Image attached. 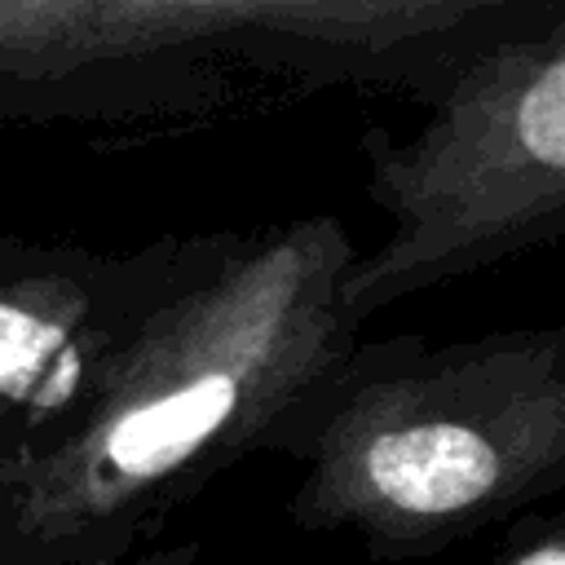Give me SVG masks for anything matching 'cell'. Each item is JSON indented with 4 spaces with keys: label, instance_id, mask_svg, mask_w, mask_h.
I'll list each match as a JSON object with an SVG mask.
<instances>
[{
    "label": "cell",
    "instance_id": "1",
    "mask_svg": "<svg viewBox=\"0 0 565 565\" xmlns=\"http://www.w3.org/2000/svg\"><path fill=\"white\" fill-rule=\"evenodd\" d=\"M349 260L335 212L212 230L128 335L71 437L0 481V525L66 552L163 539L362 340L335 300Z\"/></svg>",
    "mask_w": 565,
    "mask_h": 565
},
{
    "label": "cell",
    "instance_id": "2",
    "mask_svg": "<svg viewBox=\"0 0 565 565\" xmlns=\"http://www.w3.org/2000/svg\"><path fill=\"white\" fill-rule=\"evenodd\" d=\"M300 463L287 516L375 565L450 552L565 490V322L349 344L269 428Z\"/></svg>",
    "mask_w": 565,
    "mask_h": 565
},
{
    "label": "cell",
    "instance_id": "3",
    "mask_svg": "<svg viewBox=\"0 0 565 565\" xmlns=\"http://www.w3.org/2000/svg\"><path fill=\"white\" fill-rule=\"evenodd\" d=\"M525 0H0V128L212 124L265 88L428 102Z\"/></svg>",
    "mask_w": 565,
    "mask_h": 565
},
{
    "label": "cell",
    "instance_id": "4",
    "mask_svg": "<svg viewBox=\"0 0 565 565\" xmlns=\"http://www.w3.org/2000/svg\"><path fill=\"white\" fill-rule=\"evenodd\" d=\"M424 106L415 137L375 124L358 137L366 194L393 225L340 278V313L358 327L565 238V4L530 0Z\"/></svg>",
    "mask_w": 565,
    "mask_h": 565
},
{
    "label": "cell",
    "instance_id": "5",
    "mask_svg": "<svg viewBox=\"0 0 565 565\" xmlns=\"http://www.w3.org/2000/svg\"><path fill=\"white\" fill-rule=\"evenodd\" d=\"M203 238L159 234L132 247L0 238V481L71 437Z\"/></svg>",
    "mask_w": 565,
    "mask_h": 565
},
{
    "label": "cell",
    "instance_id": "6",
    "mask_svg": "<svg viewBox=\"0 0 565 565\" xmlns=\"http://www.w3.org/2000/svg\"><path fill=\"white\" fill-rule=\"evenodd\" d=\"M0 565H199V539H154L128 552H66L0 525Z\"/></svg>",
    "mask_w": 565,
    "mask_h": 565
},
{
    "label": "cell",
    "instance_id": "7",
    "mask_svg": "<svg viewBox=\"0 0 565 565\" xmlns=\"http://www.w3.org/2000/svg\"><path fill=\"white\" fill-rule=\"evenodd\" d=\"M486 565H565V516L556 508L521 516Z\"/></svg>",
    "mask_w": 565,
    "mask_h": 565
}]
</instances>
